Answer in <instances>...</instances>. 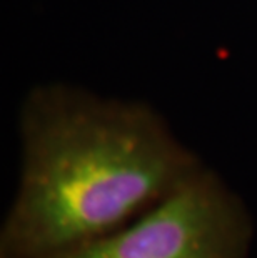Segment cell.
Masks as SVG:
<instances>
[{
    "label": "cell",
    "mask_w": 257,
    "mask_h": 258,
    "mask_svg": "<svg viewBox=\"0 0 257 258\" xmlns=\"http://www.w3.org/2000/svg\"><path fill=\"white\" fill-rule=\"evenodd\" d=\"M0 258H48L112 233L205 165L149 103L50 82L25 97Z\"/></svg>",
    "instance_id": "1"
},
{
    "label": "cell",
    "mask_w": 257,
    "mask_h": 258,
    "mask_svg": "<svg viewBox=\"0 0 257 258\" xmlns=\"http://www.w3.org/2000/svg\"><path fill=\"white\" fill-rule=\"evenodd\" d=\"M252 240L245 202L204 167L130 223L48 258H249Z\"/></svg>",
    "instance_id": "2"
}]
</instances>
